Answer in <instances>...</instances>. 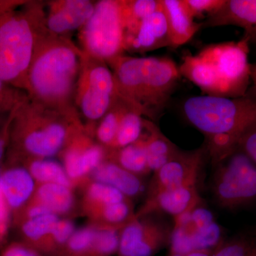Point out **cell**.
I'll use <instances>...</instances> for the list:
<instances>
[{
  "label": "cell",
  "mask_w": 256,
  "mask_h": 256,
  "mask_svg": "<svg viewBox=\"0 0 256 256\" xmlns=\"http://www.w3.org/2000/svg\"><path fill=\"white\" fill-rule=\"evenodd\" d=\"M183 114L207 140L214 164L238 149L240 138L256 124V92L238 98L194 96L184 102Z\"/></svg>",
  "instance_id": "1"
},
{
  "label": "cell",
  "mask_w": 256,
  "mask_h": 256,
  "mask_svg": "<svg viewBox=\"0 0 256 256\" xmlns=\"http://www.w3.org/2000/svg\"><path fill=\"white\" fill-rule=\"evenodd\" d=\"M118 97L130 108L156 120L164 112L182 76L168 57L128 56L109 60Z\"/></svg>",
  "instance_id": "2"
},
{
  "label": "cell",
  "mask_w": 256,
  "mask_h": 256,
  "mask_svg": "<svg viewBox=\"0 0 256 256\" xmlns=\"http://www.w3.org/2000/svg\"><path fill=\"white\" fill-rule=\"evenodd\" d=\"M84 56L76 47L54 34L38 36L26 77V90L34 101L73 114L69 101L78 84Z\"/></svg>",
  "instance_id": "3"
},
{
  "label": "cell",
  "mask_w": 256,
  "mask_h": 256,
  "mask_svg": "<svg viewBox=\"0 0 256 256\" xmlns=\"http://www.w3.org/2000/svg\"><path fill=\"white\" fill-rule=\"evenodd\" d=\"M249 44L242 38L210 44L195 54H186L178 66L180 74L206 96L242 97L248 92L250 82Z\"/></svg>",
  "instance_id": "4"
},
{
  "label": "cell",
  "mask_w": 256,
  "mask_h": 256,
  "mask_svg": "<svg viewBox=\"0 0 256 256\" xmlns=\"http://www.w3.org/2000/svg\"><path fill=\"white\" fill-rule=\"evenodd\" d=\"M44 110V106L25 99L12 111L10 140L15 152L25 160L55 156L82 130L73 114Z\"/></svg>",
  "instance_id": "5"
},
{
  "label": "cell",
  "mask_w": 256,
  "mask_h": 256,
  "mask_svg": "<svg viewBox=\"0 0 256 256\" xmlns=\"http://www.w3.org/2000/svg\"><path fill=\"white\" fill-rule=\"evenodd\" d=\"M22 2L0 1V80L25 89L38 37L31 10H18Z\"/></svg>",
  "instance_id": "6"
},
{
  "label": "cell",
  "mask_w": 256,
  "mask_h": 256,
  "mask_svg": "<svg viewBox=\"0 0 256 256\" xmlns=\"http://www.w3.org/2000/svg\"><path fill=\"white\" fill-rule=\"evenodd\" d=\"M124 40L122 2L102 0L96 3L92 18L82 28V41L85 54L108 62L122 55Z\"/></svg>",
  "instance_id": "7"
},
{
  "label": "cell",
  "mask_w": 256,
  "mask_h": 256,
  "mask_svg": "<svg viewBox=\"0 0 256 256\" xmlns=\"http://www.w3.org/2000/svg\"><path fill=\"white\" fill-rule=\"evenodd\" d=\"M212 192L222 208L234 210L256 201V163L236 150L216 164Z\"/></svg>",
  "instance_id": "8"
},
{
  "label": "cell",
  "mask_w": 256,
  "mask_h": 256,
  "mask_svg": "<svg viewBox=\"0 0 256 256\" xmlns=\"http://www.w3.org/2000/svg\"><path fill=\"white\" fill-rule=\"evenodd\" d=\"M76 90L77 105L90 122L102 119L118 98L112 70L85 54Z\"/></svg>",
  "instance_id": "9"
},
{
  "label": "cell",
  "mask_w": 256,
  "mask_h": 256,
  "mask_svg": "<svg viewBox=\"0 0 256 256\" xmlns=\"http://www.w3.org/2000/svg\"><path fill=\"white\" fill-rule=\"evenodd\" d=\"M224 240L222 227L202 201L174 218L170 252L214 250Z\"/></svg>",
  "instance_id": "10"
},
{
  "label": "cell",
  "mask_w": 256,
  "mask_h": 256,
  "mask_svg": "<svg viewBox=\"0 0 256 256\" xmlns=\"http://www.w3.org/2000/svg\"><path fill=\"white\" fill-rule=\"evenodd\" d=\"M172 226L154 214L134 217L120 232V256H152L170 246Z\"/></svg>",
  "instance_id": "11"
},
{
  "label": "cell",
  "mask_w": 256,
  "mask_h": 256,
  "mask_svg": "<svg viewBox=\"0 0 256 256\" xmlns=\"http://www.w3.org/2000/svg\"><path fill=\"white\" fill-rule=\"evenodd\" d=\"M206 152V146L192 151H178L173 159L153 172L146 198L166 190L197 184Z\"/></svg>",
  "instance_id": "12"
},
{
  "label": "cell",
  "mask_w": 256,
  "mask_h": 256,
  "mask_svg": "<svg viewBox=\"0 0 256 256\" xmlns=\"http://www.w3.org/2000/svg\"><path fill=\"white\" fill-rule=\"evenodd\" d=\"M62 165L74 188L82 184L107 158L108 150L96 144L82 130L74 136L62 151Z\"/></svg>",
  "instance_id": "13"
},
{
  "label": "cell",
  "mask_w": 256,
  "mask_h": 256,
  "mask_svg": "<svg viewBox=\"0 0 256 256\" xmlns=\"http://www.w3.org/2000/svg\"><path fill=\"white\" fill-rule=\"evenodd\" d=\"M171 47L168 22L161 0L160 6L126 34L124 50L146 52Z\"/></svg>",
  "instance_id": "14"
},
{
  "label": "cell",
  "mask_w": 256,
  "mask_h": 256,
  "mask_svg": "<svg viewBox=\"0 0 256 256\" xmlns=\"http://www.w3.org/2000/svg\"><path fill=\"white\" fill-rule=\"evenodd\" d=\"M202 202L197 184L188 185L174 190H166L146 198V202L134 217L158 214L172 216L182 214Z\"/></svg>",
  "instance_id": "15"
},
{
  "label": "cell",
  "mask_w": 256,
  "mask_h": 256,
  "mask_svg": "<svg viewBox=\"0 0 256 256\" xmlns=\"http://www.w3.org/2000/svg\"><path fill=\"white\" fill-rule=\"evenodd\" d=\"M202 28L236 26L244 30L249 44L256 43V0H226L223 6L208 16Z\"/></svg>",
  "instance_id": "16"
},
{
  "label": "cell",
  "mask_w": 256,
  "mask_h": 256,
  "mask_svg": "<svg viewBox=\"0 0 256 256\" xmlns=\"http://www.w3.org/2000/svg\"><path fill=\"white\" fill-rule=\"evenodd\" d=\"M95 4L88 0H65L52 3L46 26L53 34H60L85 26L92 18Z\"/></svg>",
  "instance_id": "17"
},
{
  "label": "cell",
  "mask_w": 256,
  "mask_h": 256,
  "mask_svg": "<svg viewBox=\"0 0 256 256\" xmlns=\"http://www.w3.org/2000/svg\"><path fill=\"white\" fill-rule=\"evenodd\" d=\"M36 188L34 180L24 166H10L0 173V192L12 216L30 202Z\"/></svg>",
  "instance_id": "18"
},
{
  "label": "cell",
  "mask_w": 256,
  "mask_h": 256,
  "mask_svg": "<svg viewBox=\"0 0 256 256\" xmlns=\"http://www.w3.org/2000/svg\"><path fill=\"white\" fill-rule=\"evenodd\" d=\"M168 22L171 47L176 48L188 43L202 28L196 23L184 0H161Z\"/></svg>",
  "instance_id": "19"
},
{
  "label": "cell",
  "mask_w": 256,
  "mask_h": 256,
  "mask_svg": "<svg viewBox=\"0 0 256 256\" xmlns=\"http://www.w3.org/2000/svg\"><path fill=\"white\" fill-rule=\"evenodd\" d=\"M90 176L92 181L108 185L131 200L144 191L142 178L130 172L110 160H106L101 163Z\"/></svg>",
  "instance_id": "20"
},
{
  "label": "cell",
  "mask_w": 256,
  "mask_h": 256,
  "mask_svg": "<svg viewBox=\"0 0 256 256\" xmlns=\"http://www.w3.org/2000/svg\"><path fill=\"white\" fill-rule=\"evenodd\" d=\"M144 127L148 166L154 172L178 154L180 150L152 121L144 120Z\"/></svg>",
  "instance_id": "21"
},
{
  "label": "cell",
  "mask_w": 256,
  "mask_h": 256,
  "mask_svg": "<svg viewBox=\"0 0 256 256\" xmlns=\"http://www.w3.org/2000/svg\"><path fill=\"white\" fill-rule=\"evenodd\" d=\"M30 201L44 207L52 214L60 216L70 213L75 204L73 188L58 184H36Z\"/></svg>",
  "instance_id": "22"
},
{
  "label": "cell",
  "mask_w": 256,
  "mask_h": 256,
  "mask_svg": "<svg viewBox=\"0 0 256 256\" xmlns=\"http://www.w3.org/2000/svg\"><path fill=\"white\" fill-rule=\"evenodd\" d=\"M106 160L114 162L132 174L142 178L151 172L148 166L144 134L136 142L116 150H108Z\"/></svg>",
  "instance_id": "23"
},
{
  "label": "cell",
  "mask_w": 256,
  "mask_h": 256,
  "mask_svg": "<svg viewBox=\"0 0 256 256\" xmlns=\"http://www.w3.org/2000/svg\"><path fill=\"white\" fill-rule=\"evenodd\" d=\"M24 166L34 180L36 184L54 183L74 188L73 184L63 165L50 159H28Z\"/></svg>",
  "instance_id": "24"
},
{
  "label": "cell",
  "mask_w": 256,
  "mask_h": 256,
  "mask_svg": "<svg viewBox=\"0 0 256 256\" xmlns=\"http://www.w3.org/2000/svg\"><path fill=\"white\" fill-rule=\"evenodd\" d=\"M84 186L82 210L84 215L105 205L131 200L118 190L92 180H89Z\"/></svg>",
  "instance_id": "25"
},
{
  "label": "cell",
  "mask_w": 256,
  "mask_h": 256,
  "mask_svg": "<svg viewBox=\"0 0 256 256\" xmlns=\"http://www.w3.org/2000/svg\"><path fill=\"white\" fill-rule=\"evenodd\" d=\"M129 106L118 97L114 101L110 109L100 120L96 129V137L99 144L107 150H110L114 144L120 124Z\"/></svg>",
  "instance_id": "26"
},
{
  "label": "cell",
  "mask_w": 256,
  "mask_h": 256,
  "mask_svg": "<svg viewBox=\"0 0 256 256\" xmlns=\"http://www.w3.org/2000/svg\"><path fill=\"white\" fill-rule=\"evenodd\" d=\"M144 122L142 114L128 109L121 120L117 136L110 150L120 149L138 140L143 134Z\"/></svg>",
  "instance_id": "27"
},
{
  "label": "cell",
  "mask_w": 256,
  "mask_h": 256,
  "mask_svg": "<svg viewBox=\"0 0 256 256\" xmlns=\"http://www.w3.org/2000/svg\"><path fill=\"white\" fill-rule=\"evenodd\" d=\"M60 220L58 216L50 214L22 220L16 225L26 242L37 245L53 230Z\"/></svg>",
  "instance_id": "28"
},
{
  "label": "cell",
  "mask_w": 256,
  "mask_h": 256,
  "mask_svg": "<svg viewBox=\"0 0 256 256\" xmlns=\"http://www.w3.org/2000/svg\"><path fill=\"white\" fill-rule=\"evenodd\" d=\"M126 34L136 28L142 20L152 14L160 6V0L122 1Z\"/></svg>",
  "instance_id": "29"
},
{
  "label": "cell",
  "mask_w": 256,
  "mask_h": 256,
  "mask_svg": "<svg viewBox=\"0 0 256 256\" xmlns=\"http://www.w3.org/2000/svg\"><path fill=\"white\" fill-rule=\"evenodd\" d=\"M120 230L118 228L98 227L95 240L86 255L109 256L118 252Z\"/></svg>",
  "instance_id": "30"
},
{
  "label": "cell",
  "mask_w": 256,
  "mask_h": 256,
  "mask_svg": "<svg viewBox=\"0 0 256 256\" xmlns=\"http://www.w3.org/2000/svg\"><path fill=\"white\" fill-rule=\"evenodd\" d=\"M98 230V227L92 224L89 226L76 230L64 246L72 255H85L90 250Z\"/></svg>",
  "instance_id": "31"
},
{
  "label": "cell",
  "mask_w": 256,
  "mask_h": 256,
  "mask_svg": "<svg viewBox=\"0 0 256 256\" xmlns=\"http://www.w3.org/2000/svg\"><path fill=\"white\" fill-rule=\"evenodd\" d=\"M256 238L240 236L224 240L212 256H250Z\"/></svg>",
  "instance_id": "32"
},
{
  "label": "cell",
  "mask_w": 256,
  "mask_h": 256,
  "mask_svg": "<svg viewBox=\"0 0 256 256\" xmlns=\"http://www.w3.org/2000/svg\"><path fill=\"white\" fill-rule=\"evenodd\" d=\"M75 230V226L72 220L60 218L53 230L37 246H41L46 248L64 246Z\"/></svg>",
  "instance_id": "33"
},
{
  "label": "cell",
  "mask_w": 256,
  "mask_h": 256,
  "mask_svg": "<svg viewBox=\"0 0 256 256\" xmlns=\"http://www.w3.org/2000/svg\"><path fill=\"white\" fill-rule=\"evenodd\" d=\"M24 100L18 88L0 80V114H10Z\"/></svg>",
  "instance_id": "34"
},
{
  "label": "cell",
  "mask_w": 256,
  "mask_h": 256,
  "mask_svg": "<svg viewBox=\"0 0 256 256\" xmlns=\"http://www.w3.org/2000/svg\"><path fill=\"white\" fill-rule=\"evenodd\" d=\"M184 4L194 18L202 16L204 14L208 16L214 14L220 9L226 0H184Z\"/></svg>",
  "instance_id": "35"
},
{
  "label": "cell",
  "mask_w": 256,
  "mask_h": 256,
  "mask_svg": "<svg viewBox=\"0 0 256 256\" xmlns=\"http://www.w3.org/2000/svg\"><path fill=\"white\" fill-rule=\"evenodd\" d=\"M238 149L256 163V124L244 133L239 140Z\"/></svg>",
  "instance_id": "36"
},
{
  "label": "cell",
  "mask_w": 256,
  "mask_h": 256,
  "mask_svg": "<svg viewBox=\"0 0 256 256\" xmlns=\"http://www.w3.org/2000/svg\"><path fill=\"white\" fill-rule=\"evenodd\" d=\"M11 212L3 200L0 192V246L8 237L11 226Z\"/></svg>",
  "instance_id": "37"
},
{
  "label": "cell",
  "mask_w": 256,
  "mask_h": 256,
  "mask_svg": "<svg viewBox=\"0 0 256 256\" xmlns=\"http://www.w3.org/2000/svg\"><path fill=\"white\" fill-rule=\"evenodd\" d=\"M2 256H40L34 249L21 244H11L5 249Z\"/></svg>",
  "instance_id": "38"
},
{
  "label": "cell",
  "mask_w": 256,
  "mask_h": 256,
  "mask_svg": "<svg viewBox=\"0 0 256 256\" xmlns=\"http://www.w3.org/2000/svg\"><path fill=\"white\" fill-rule=\"evenodd\" d=\"M12 118V112L10 114L9 118L6 121V124L2 127H0V162L2 160L3 156H4L6 142H8V141H10Z\"/></svg>",
  "instance_id": "39"
},
{
  "label": "cell",
  "mask_w": 256,
  "mask_h": 256,
  "mask_svg": "<svg viewBox=\"0 0 256 256\" xmlns=\"http://www.w3.org/2000/svg\"><path fill=\"white\" fill-rule=\"evenodd\" d=\"M214 250H196V252H185V254L170 252L169 256H212Z\"/></svg>",
  "instance_id": "40"
},
{
  "label": "cell",
  "mask_w": 256,
  "mask_h": 256,
  "mask_svg": "<svg viewBox=\"0 0 256 256\" xmlns=\"http://www.w3.org/2000/svg\"><path fill=\"white\" fill-rule=\"evenodd\" d=\"M250 82H252V90L256 92V64H250Z\"/></svg>",
  "instance_id": "41"
},
{
  "label": "cell",
  "mask_w": 256,
  "mask_h": 256,
  "mask_svg": "<svg viewBox=\"0 0 256 256\" xmlns=\"http://www.w3.org/2000/svg\"><path fill=\"white\" fill-rule=\"evenodd\" d=\"M250 256H256V238L255 240V244H254V247H252V254Z\"/></svg>",
  "instance_id": "42"
}]
</instances>
